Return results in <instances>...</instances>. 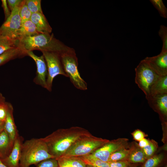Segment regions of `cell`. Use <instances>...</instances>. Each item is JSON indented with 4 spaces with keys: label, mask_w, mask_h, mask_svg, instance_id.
<instances>
[{
    "label": "cell",
    "mask_w": 167,
    "mask_h": 167,
    "mask_svg": "<svg viewBox=\"0 0 167 167\" xmlns=\"http://www.w3.org/2000/svg\"><path fill=\"white\" fill-rule=\"evenodd\" d=\"M26 4L32 14L36 13H43L41 0H26Z\"/></svg>",
    "instance_id": "obj_26"
},
{
    "label": "cell",
    "mask_w": 167,
    "mask_h": 167,
    "mask_svg": "<svg viewBox=\"0 0 167 167\" xmlns=\"http://www.w3.org/2000/svg\"><path fill=\"white\" fill-rule=\"evenodd\" d=\"M86 167H92L90 165H86Z\"/></svg>",
    "instance_id": "obj_42"
},
{
    "label": "cell",
    "mask_w": 167,
    "mask_h": 167,
    "mask_svg": "<svg viewBox=\"0 0 167 167\" xmlns=\"http://www.w3.org/2000/svg\"><path fill=\"white\" fill-rule=\"evenodd\" d=\"M19 41V46L25 53L28 51L38 50L42 52H56L62 54L75 50L55 38L53 34L40 33L25 38Z\"/></svg>",
    "instance_id": "obj_2"
},
{
    "label": "cell",
    "mask_w": 167,
    "mask_h": 167,
    "mask_svg": "<svg viewBox=\"0 0 167 167\" xmlns=\"http://www.w3.org/2000/svg\"><path fill=\"white\" fill-rule=\"evenodd\" d=\"M167 93V75H160L152 86L150 96Z\"/></svg>",
    "instance_id": "obj_19"
},
{
    "label": "cell",
    "mask_w": 167,
    "mask_h": 167,
    "mask_svg": "<svg viewBox=\"0 0 167 167\" xmlns=\"http://www.w3.org/2000/svg\"><path fill=\"white\" fill-rule=\"evenodd\" d=\"M13 111L12 105L8 103L7 114L4 122V129L7 133L11 140L14 142L18 135L14 121Z\"/></svg>",
    "instance_id": "obj_14"
},
{
    "label": "cell",
    "mask_w": 167,
    "mask_h": 167,
    "mask_svg": "<svg viewBox=\"0 0 167 167\" xmlns=\"http://www.w3.org/2000/svg\"><path fill=\"white\" fill-rule=\"evenodd\" d=\"M86 165L92 167H109L108 162L103 161L92 156L91 154L79 157Z\"/></svg>",
    "instance_id": "obj_22"
},
{
    "label": "cell",
    "mask_w": 167,
    "mask_h": 167,
    "mask_svg": "<svg viewBox=\"0 0 167 167\" xmlns=\"http://www.w3.org/2000/svg\"><path fill=\"white\" fill-rule=\"evenodd\" d=\"M19 40L12 39L0 33V55L6 51L19 46Z\"/></svg>",
    "instance_id": "obj_20"
},
{
    "label": "cell",
    "mask_w": 167,
    "mask_h": 167,
    "mask_svg": "<svg viewBox=\"0 0 167 167\" xmlns=\"http://www.w3.org/2000/svg\"><path fill=\"white\" fill-rule=\"evenodd\" d=\"M22 144L19 135L15 139L11 152L6 157L0 160L7 167H20Z\"/></svg>",
    "instance_id": "obj_12"
},
{
    "label": "cell",
    "mask_w": 167,
    "mask_h": 167,
    "mask_svg": "<svg viewBox=\"0 0 167 167\" xmlns=\"http://www.w3.org/2000/svg\"><path fill=\"white\" fill-rule=\"evenodd\" d=\"M24 54H26L19 46L7 50L0 55V66Z\"/></svg>",
    "instance_id": "obj_21"
},
{
    "label": "cell",
    "mask_w": 167,
    "mask_h": 167,
    "mask_svg": "<svg viewBox=\"0 0 167 167\" xmlns=\"http://www.w3.org/2000/svg\"><path fill=\"white\" fill-rule=\"evenodd\" d=\"M164 157L163 154L152 156L147 159L142 167H156L162 161Z\"/></svg>",
    "instance_id": "obj_24"
},
{
    "label": "cell",
    "mask_w": 167,
    "mask_h": 167,
    "mask_svg": "<svg viewBox=\"0 0 167 167\" xmlns=\"http://www.w3.org/2000/svg\"><path fill=\"white\" fill-rule=\"evenodd\" d=\"M132 167H136V166H133Z\"/></svg>",
    "instance_id": "obj_43"
},
{
    "label": "cell",
    "mask_w": 167,
    "mask_h": 167,
    "mask_svg": "<svg viewBox=\"0 0 167 167\" xmlns=\"http://www.w3.org/2000/svg\"><path fill=\"white\" fill-rule=\"evenodd\" d=\"M0 167H7L4 165L0 160Z\"/></svg>",
    "instance_id": "obj_41"
},
{
    "label": "cell",
    "mask_w": 167,
    "mask_h": 167,
    "mask_svg": "<svg viewBox=\"0 0 167 167\" xmlns=\"http://www.w3.org/2000/svg\"><path fill=\"white\" fill-rule=\"evenodd\" d=\"M21 5L11 11L10 16L0 27V33L13 39L18 40L17 32L21 24L19 15Z\"/></svg>",
    "instance_id": "obj_8"
},
{
    "label": "cell",
    "mask_w": 167,
    "mask_h": 167,
    "mask_svg": "<svg viewBox=\"0 0 167 167\" xmlns=\"http://www.w3.org/2000/svg\"><path fill=\"white\" fill-rule=\"evenodd\" d=\"M13 143L4 128L0 133V159L5 158L9 154Z\"/></svg>",
    "instance_id": "obj_17"
},
{
    "label": "cell",
    "mask_w": 167,
    "mask_h": 167,
    "mask_svg": "<svg viewBox=\"0 0 167 167\" xmlns=\"http://www.w3.org/2000/svg\"><path fill=\"white\" fill-rule=\"evenodd\" d=\"M35 24L30 20L21 23L17 32L18 40L40 34Z\"/></svg>",
    "instance_id": "obj_16"
},
{
    "label": "cell",
    "mask_w": 167,
    "mask_h": 167,
    "mask_svg": "<svg viewBox=\"0 0 167 167\" xmlns=\"http://www.w3.org/2000/svg\"><path fill=\"white\" fill-rule=\"evenodd\" d=\"M23 0H7V1L9 9L11 11L15 7L20 6Z\"/></svg>",
    "instance_id": "obj_35"
},
{
    "label": "cell",
    "mask_w": 167,
    "mask_h": 167,
    "mask_svg": "<svg viewBox=\"0 0 167 167\" xmlns=\"http://www.w3.org/2000/svg\"><path fill=\"white\" fill-rule=\"evenodd\" d=\"M50 158H55L49 153L42 138H32L22 144L20 167H29Z\"/></svg>",
    "instance_id": "obj_3"
},
{
    "label": "cell",
    "mask_w": 167,
    "mask_h": 167,
    "mask_svg": "<svg viewBox=\"0 0 167 167\" xmlns=\"http://www.w3.org/2000/svg\"><path fill=\"white\" fill-rule=\"evenodd\" d=\"M8 102L5 101L0 104V120L4 122L6 117Z\"/></svg>",
    "instance_id": "obj_32"
},
{
    "label": "cell",
    "mask_w": 167,
    "mask_h": 167,
    "mask_svg": "<svg viewBox=\"0 0 167 167\" xmlns=\"http://www.w3.org/2000/svg\"><path fill=\"white\" fill-rule=\"evenodd\" d=\"M4 128V122H0V133Z\"/></svg>",
    "instance_id": "obj_40"
},
{
    "label": "cell",
    "mask_w": 167,
    "mask_h": 167,
    "mask_svg": "<svg viewBox=\"0 0 167 167\" xmlns=\"http://www.w3.org/2000/svg\"><path fill=\"white\" fill-rule=\"evenodd\" d=\"M59 167H70L65 159L63 157H60L56 159Z\"/></svg>",
    "instance_id": "obj_37"
},
{
    "label": "cell",
    "mask_w": 167,
    "mask_h": 167,
    "mask_svg": "<svg viewBox=\"0 0 167 167\" xmlns=\"http://www.w3.org/2000/svg\"><path fill=\"white\" fill-rule=\"evenodd\" d=\"M1 122V121H0V122Z\"/></svg>",
    "instance_id": "obj_44"
},
{
    "label": "cell",
    "mask_w": 167,
    "mask_h": 167,
    "mask_svg": "<svg viewBox=\"0 0 167 167\" xmlns=\"http://www.w3.org/2000/svg\"><path fill=\"white\" fill-rule=\"evenodd\" d=\"M158 34L163 42L161 51H167V28L163 25H161L158 32Z\"/></svg>",
    "instance_id": "obj_30"
},
{
    "label": "cell",
    "mask_w": 167,
    "mask_h": 167,
    "mask_svg": "<svg viewBox=\"0 0 167 167\" xmlns=\"http://www.w3.org/2000/svg\"><path fill=\"white\" fill-rule=\"evenodd\" d=\"M108 162L109 167H130L131 165L127 160Z\"/></svg>",
    "instance_id": "obj_33"
},
{
    "label": "cell",
    "mask_w": 167,
    "mask_h": 167,
    "mask_svg": "<svg viewBox=\"0 0 167 167\" xmlns=\"http://www.w3.org/2000/svg\"><path fill=\"white\" fill-rule=\"evenodd\" d=\"M42 52L45 60L48 70L46 89L51 91L53 81L55 77L59 75L67 77V76L62 64L61 54L52 52Z\"/></svg>",
    "instance_id": "obj_7"
},
{
    "label": "cell",
    "mask_w": 167,
    "mask_h": 167,
    "mask_svg": "<svg viewBox=\"0 0 167 167\" xmlns=\"http://www.w3.org/2000/svg\"><path fill=\"white\" fill-rule=\"evenodd\" d=\"M154 6L158 10L161 16L167 18V9L162 0H150Z\"/></svg>",
    "instance_id": "obj_28"
},
{
    "label": "cell",
    "mask_w": 167,
    "mask_h": 167,
    "mask_svg": "<svg viewBox=\"0 0 167 167\" xmlns=\"http://www.w3.org/2000/svg\"><path fill=\"white\" fill-rule=\"evenodd\" d=\"M91 134L88 130L75 126L58 129L42 139L49 153L56 160L63 156L79 139Z\"/></svg>",
    "instance_id": "obj_1"
},
{
    "label": "cell",
    "mask_w": 167,
    "mask_h": 167,
    "mask_svg": "<svg viewBox=\"0 0 167 167\" xmlns=\"http://www.w3.org/2000/svg\"><path fill=\"white\" fill-rule=\"evenodd\" d=\"M37 167H59L57 160L50 158L40 162Z\"/></svg>",
    "instance_id": "obj_31"
},
{
    "label": "cell",
    "mask_w": 167,
    "mask_h": 167,
    "mask_svg": "<svg viewBox=\"0 0 167 167\" xmlns=\"http://www.w3.org/2000/svg\"><path fill=\"white\" fill-rule=\"evenodd\" d=\"M143 60L158 75H167V51H161L158 55L147 57Z\"/></svg>",
    "instance_id": "obj_11"
},
{
    "label": "cell",
    "mask_w": 167,
    "mask_h": 167,
    "mask_svg": "<svg viewBox=\"0 0 167 167\" xmlns=\"http://www.w3.org/2000/svg\"><path fill=\"white\" fill-rule=\"evenodd\" d=\"M158 147V143L155 140H149V143L142 148L146 157V159L153 156Z\"/></svg>",
    "instance_id": "obj_25"
},
{
    "label": "cell",
    "mask_w": 167,
    "mask_h": 167,
    "mask_svg": "<svg viewBox=\"0 0 167 167\" xmlns=\"http://www.w3.org/2000/svg\"><path fill=\"white\" fill-rule=\"evenodd\" d=\"M128 139L119 138L109 141L95 150L91 155L103 161L108 162L110 156L115 151L127 147Z\"/></svg>",
    "instance_id": "obj_9"
},
{
    "label": "cell",
    "mask_w": 167,
    "mask_h": 167,
    "mask_svg": "<svg viewBox=\"0 0 167 167\" xmlns=\"http://www.w3.org/2000/svg\"><path fill=\"white\" fill-rule=\"evenodd\" d=\"M130 151L128 158L130 163H137L145 162L146 159L142 150L136 143H134L130 148Z\"/></svg>",
    "instance_id": "obj_18"
},
{
    "label": "cell",
    "mask_w": 167,
    "mask_h": 167,
    "mask_svg": "<svg viewBox=\"0 0 167 167\" xmlns=\"http://www.w3.org/2000/svg\"><path fill=\"white\" fill-rule=\"evenodd\" d=\"M61 57L64 71L73 85L78 89L86 90L87 84L81 77L78 69V58L75 50L62 54Z\"/></svg>",
    "instance_id": "obj_5"
},
{
    "label": "cell",
    "mask_w": 167,
    "mask_h": 167,
    "mask_svg": "<svg viewBox=\"0 0 167 167\" xmlns=\"http://www.w3.org/2000/svg\"><path fill=\"white\" fill-rule=\"evenodd\" d=\"M149 104L158 112L163 118L167 116V93L150 96L147 99Z\"/></svg>",
    "instance_id": "obj_13"
},
{
    "label": "cell",
    "mask_w": 167,
    "mask_h": 167,
    "mask_svg": "<svg viewBox=\"0 0 167 167\" xmlns=\"http://www.w3.org/2000/svg\"><path fill=\"white\" fill-rule=\"evenodd\" d=\"M130 151L127 147L120 149L112 153L109 156L108 162L125 160H128Z\"/></svg>",
    "instance_id": "obj_23"
},
{
    "label": "cell",
    "mask_w": 167,
    "mask_h": 167,
    "mask_svg": "<svg viewBox=\"0 0 167 167\" xmlns=\"http://www.w3.org/2000/svg\"><path fill=\"white\" fill-rule=\"evenodd\" d=\"M149 140L144 138L139 141L138 146L142 148L147 145L149 143Z\"/></svg>",
    "instance_id": "obj_38"
},
{
    "label": "cell",
    "mask_w": 167,
    "mask_h": 167,
    "mask_svg": "<svg viewBox=\"0 0 167 167\" xmlns=\"http://www.w3.org/2000/svg\"><path fill=\"white\" fill-rule=\"evenodd\" d=\"M135 82L144 93L146 99L150 96L152 88L160 76L143 60L135 69Z\"/></svg>",
    "instance_id": "obj_6"
},
{
    "label": "cell",
    "mask_w": 167,
    "mask_h": 167,
    "mask_svg": "<svg viewBox=\"0 0 167 167\" xmlns=\"http://www.w3.org/2000/svg\"><path fill=\"white\" fill-rule=\"evenodd\" d=\"M63 158L65 159L70 167H86V165L80 157Z\"/></svg>",
    "instance_id": "obj_29"
},
{
    "label": "cell",
    "mask_w": 167,
    "mask_h": 167,
    "mask_svg": "<svg viewBox=\"0 0 167 167\" xmlns=\"http://www.w3.org/2000/svg\"><path fill=\"white\" fill-rule=\"evenodd\" d=\"M2 6L3 7L5 14V19H6L10 15V12L9 8L8 5L7 1L6 0H2Z\"/></svg>",
    "instance_id": "obj_36"
},
{
    "label": "cell",
    "mask_w": 167,
    "mask_h": 167,
    "mask_svg": "<svg viewBox=\"0 0 167 167\" xmlns=\"http://www.w3.org/2000/svg\"><path fill=\"white\" fill-rule=\"evenodd\" d=\"M5 101V97L1 93H0V104Z\"/></svg>",
    "instance_id": "obj_39"
},
{
    "label": "cell",
    "mask_w": 167,
    "mask_h": 167,
    "mask_svg": "<svg viewBox=\"0 0 167 167\" xmlns=\"http://www.w3.org/2000/svg\"><path fill=\"white\" fill-rule=\"evenodd\" d=\"M30 20L35 24L40 33L51 32L52 28L43 13L32 14Z\"/></svg>",
    "instance_id": "obj_15"
},
{
    "label": "cell",
    "mask_w": 167,
    "mask_h": 167,
    "mask_svg": "<svg viewBox=\"0 0 167 167\" xmlns=\"http://www.w3.org/2000/svg\"><path fill=\"white\" fill-rule=\"evenodd\" d=\"M25 53L34 61L36 66L37 70L36 76L33 79L34 82L46 89L48 70L44 56L42 55L38 56L32 51H26Z\"/></svg>",
    "instance_id": "obj_10"
},
{
    "label": "cell",
    "mask_w": 167,
    "mask_h": 167,
    "mask_svg": "<svg viewBox=\"0 0 167 167\" xmlns=\"http://www.w3.org/2000/svg\"><path fill=\"white\" fill-rule=\"evenodd\" d=\"M32 14L26 4L25 0H23L20 6L19 11L21 23L30 20Z\"/></svg>",
    "instance_id": "obj_27"
},
{
    "label": "cell",
    "mask_w": 167,
    "mask_h": 167,
    "mask_svg": "<svg viewBox=\"0 0 167 167\" xmlns=\"http://www.w3.org/2000/svg\"><path fill=\"white\" fill-rule=\"evenodd\" d=\"M109 141L92 134L82 137L73 144L60 157H79L91 154Z\"/></svg>",
    "instance_id": "obj_4"
},
{
    "label": "cell",
    "mask_w": 167,
    "mask_h": 167,
    "mask_svg": "<svg viewBox=\"0 0 167 167\" xmlns=\"http://www.w3.org/2000/svg\"><path fill=\"white\" fill-rule=\"evenodd\" d=\"M133 139L135 140L139 141L146 136L145 133L139 129L131 133Z\"/></svg>",
    "instance_id": "obj_34"
}]
</instances>
